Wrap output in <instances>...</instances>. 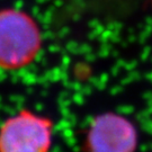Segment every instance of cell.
<instances>
[{"label": "cell", "mask_w": 152, "mask_h": 152, "mask_svg": "<svg viewBox=\"0 0 152 152\" xmlns=\"http://www.w3.org/2000/svg\"><path fill=\"white\" fill-rule=\"evenodd\" d=\"M39 33L32 19L19 11L0 12V66L27 64L39 46Z\"/></svg>", "instance_id": "cell-1"}, {"label": "cell", "mask_w": 152, "mask_h": 152, "mask_svg": "<svg viewBox=\"0 0 152 152\" xmlns=\"http://www.w3.org/2000/svg\"><path fill=\"white\" fill-rule=\"evenodd\" d=\"M52 129L48 121L20 113L0 129V152H50Z\"/></svg>", "instance_id": "cell-2"}, {"label": "cell", "mask_w": 152, "mask_h": 152, "mask_svg": "<svg viewBox=\"0 0 152 152\" xmlns=\"http://www.w3.org/2000/svg\"><path fill=\"white\" fill-rule=\"evenodd\" d=\"M137 134L130 121L116 114L98 116L88 131L87 152H135Z\"/></svg>", "instance_id": "cell-3"}]
</instances>
